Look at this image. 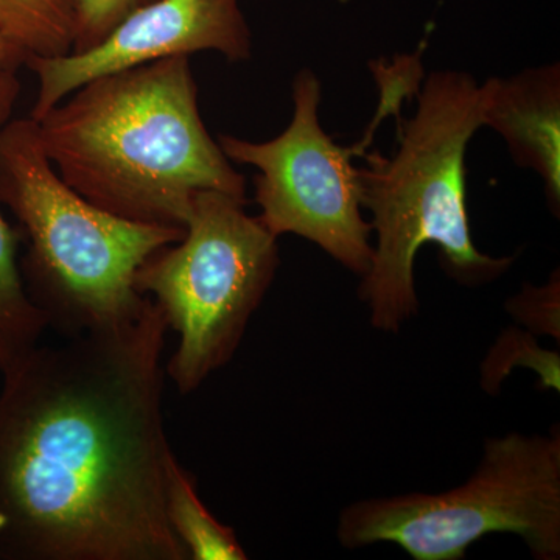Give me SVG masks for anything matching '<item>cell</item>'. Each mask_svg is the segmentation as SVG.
<instances>
[{
    "mask_svg": "<svg viewBox=\"0 0 560 560\" xmlns=\"http://www.w3.org/2000/svg\"><path fill=\"white\" fill-rule=\"evenodd\" d=\"M168 326L36 346L0 390V560H189L165 514Z\"/></svg>",
    "mask_w": 560,
    "mask_h": 560,
    "instance_id": "obj_1",
    "label": "cell"
},
{
    "mask_svg": "<svg viewBox=\"0 0 560 560\" xmlns=\"http://www.w3.org/2000/svg\"><path fill=\"white\" fill-rule=\"evenodd\" d=\"M36 124L55 172L92 205L186 228L197 194L246 201V180L209 135L190 57L88 81Z\"/></svg>",
    "mask_w": 560,
    "mask_h": 560,
    "instance_id": "obj_2",
    "label": "cell"
},
{
    "mask_svg": "<svg viewBox=\"0 0 560 560\" xmlns=\"http://www.w3.org/2000/svg\"><path fill=\"white\" fill-rule=\"evenodd\" d=\"M482 109V86L470 73L438 70L418 91L412 117L399 119L396 153L364 154L360 202L377 242L359 294L377 330L399 331L418 315L415 261L423 245L440 248L442 270L463 285L493 282L514 264L482 254L471 238L466 154Z\"/></svg>",
    "mask_w": 560,
    "mask_h": 560,
    "instance_id": "obj_3",
    "label": "cell"
},
{
    "mask_svg": "<svg viewBox=\"0 0 560 560\" xmlns=\"http://www.w3.org/2000/svg\"><path fill=\"white\" fill-rule=\"evenodd\" d=\"M0 205L28 243L21 268L28 298L65 338L135 319L149 300L136 289L140 267L186 234L121 219L77 194L55 172L31 117L0 130Z\"/></svg>",
    "mask_w": 560,
    "mask_h": 560,
    "instance_id": "obj_4",
    "label": "cell"
},
{
    "mask_svg": "<svg viewBox=\"0 0 560 560\" xmlns=\"http://www.w3.org/2000/svg\"><path fill=\"white\" fill-rule=\"evenodd\" d=\"M515 534L534 558H560V431L486 441L470 480L441 493L371 499L342 510V547L399 545L415 560H459L488 534Z\"/></svg>",
    "mask_w": 560,
    "mask_h": 560,
    "instance_id": "obj_5",
    "label": "cell"
},
{
    "mask_svg": "<svg viewBox=\"0 0 560 560\" xmlns=\"http://www.w3.org/2000/svg\"><path fill=\"white\" fill-rule=\"evenodd\" d=\"M245 205L200 191L184 237L154 253L136 276V289L178 334L165 374L183 396L230 363L279 268L278 237Z\"/></svg>",
    "mask_w": 560,
    "mask_h": 560,
    "instance_id": "obj_6",
    "label": "cell"
},
{
    "mask_svg": "<svg viewBox=\"0 0 560 560\" xmlns=\"http://www.w3.org/2000/svg\"><path fill=\"white\" fill-rule=\"evenodd\" d=\"M293 117L287 130L267 142L220 135L219 145L232 164L250 165L259 220L276 237L300 235L318 245L342 267L364 276L374 245L371 223L363 219L359 167L353 158L370 145L366 138L346 149L326 135L319 121L320 81L302 69L293 80Z\"/></svg>",
    "mask_w": 560,
    "mask_h": 560,
    "instance_id": "obj_7",
    "label": "cell"
},
{
    "mask_svg": "<svg viewBox=\"0 0 560 560\" xmlns=\"http://www.w3.org/2000/svg\"><path fill=\"white\" fill-rule=\"evenodd\" d=\"M219 51L249 60L253 38L238 0H154L140 7L97 46L65 57L25 61L38 80L31 119L39 120L88 81L172 57Z\"/></svg>",
    "mask_w": 560,
    "mask_h": 560,
    "instance_id": "obj_8",
    "label": "cell"
},
{
    "mask_svg": "<svg viewBox=\"0 0 560 560\" xmlns=\"http://www.w3.org/2000/svg\"><path fill=\"white\" fill-rule=\"evenodd\" d=\"M482 128L499 132L517 167L536 172L556 217L560 212V66H537L510 79L490 77Z\"/></svg>",
    "mask_w": 560,
    "mask_h": 560,
    "instance_id": "obj_9",
    "label": "cell"
},
{
    "mask_svg": "<svg viewBox=\"0 0 560 560\" xmlns=\"http://www.w3.org/2000/svg\"><path fill=\"white\" fill-rule=\"evenodd\" d=\"M18 69L0 68V130L11 119L20 97ZM22 232L0 212V374L13 370L36 346L49 327L44 313L33 304L18 265Z\"/></svg>",
    "mask_w": 560,
    "mask_h": 560,
    "instance_id": "obj_10",
    "label": "cell"
},
{
    "mask_svg": "<svg viewBox=\"0 0 560 560\" xmlns=\"http://www.w3.org/2000/svg\"><path fill=\"white\" fill-rule=\"evenodd\" d=\"M165 514L190 560L248 559L234 529L217 521L202 503L197 480L180 466L175 453L165 466Z\"/></svg>",
    "mask_w": 560,
    "mask_h": 560,
    "instance_id": "obj_11",
    "label": "cell"
},
{
    "mask_svg": "<svg viewBox=\"0 0 560 560\" xmlns=\"http://www.w3.org/2000/svg\"><path fill=\"white\" fill-rule=\"evenodd\" d=\"M0 33L25 61L65 57L75 36L72 0H0Z\"/></svg>",
    "mask_w": 560,
    "mask_h": 560,
    "instance_id": "obj_12",
    "label": "cell"
},
{
    "mask_svg": "<svg viewBox=\"0 0 560 560\" xmlns=\"http://www.w3.org/2000/svg\"><path fill=\"white\" fill-rule=\"evenodd\" d=\"M530 368L539 375L544 389H560L559 353L541 349L534 334L522 329H508L481 364V386L489 394H497L501 383L514 368Z\"/></svg>",
    "mask_w": 560,
    "mask_h": 560,
    "instance_id": "obj_13",
    "label": "cell"
},
{
    "mask_svg": "<svg viewBox=\"0 0 560 560\" xmlns=\"http://www.w3.org/2000/svg\"><path fill=\"white\" fill-rule=\"evenodd\" d=\"M154 0H72L75 36L70 54L97 46L125 18Z\"/></svg>",
    "mask_w": 560,
    "mask_h": 560,
    "instance_id": "obj_14",
    "label": "cell"
},
{
    "mask_svg": "<svg viewBox=\"0 0 560 560\" xmlns=\"http://www.w3.org/2000/svg\"><path fill=\"white\" fill-rule=\"evenodd\" d=\"M506 311L530 334L560 338V279L559 270L552 272L547 285L525 283L521 293L506 302Z\"/></svg>",
    "mask_w": 560,
    "mask_h": 560,
    "instance_id": "obj_15",
    "label": "cell"
},
{
    "mask_svg": "<svg viewBox=\"0 0 560 560\" xmlns=\"http://www.w3.org/2000/svg\"><path fill=\"white\" fill-rule=\"evenodd\" d=\"M24 65V55L0 33V68L20 69Z\"/></svg>",
    "mask_w": 560,
    "mask_h": 560,
    "instance_id": "obj_16",
    "label": "cell"
}]
</instances>
